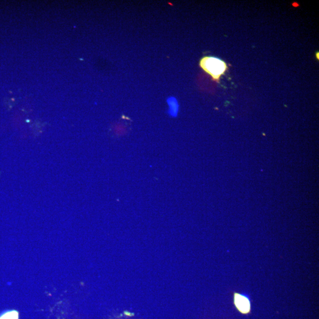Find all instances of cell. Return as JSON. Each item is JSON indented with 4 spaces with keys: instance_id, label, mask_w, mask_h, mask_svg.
Wrapping results in <instances>:
<instances>
[{
    "instance_id": "cell-1",
    "label": "cell",
    "mask_w": 319,
    "mask_h": 319,
    "mask_svg": "<svg viewBox=\"0 0 319 319\" xmlns=\"http://www.w3.org/2000/svg\"><path fill=\"white\" fill-rule=\"evenodd\" d=\"M199 66L203 71L211 76L213 81L219 83L221 76L225 75L228 66L224 60L213 56H204L200 59Z\"/></svg>"
},
{
    "instance_id": "cell-2",
    "label": "cell",
    "mask_w": 319,
    "mask_h": 319,
    "mask_svg": "<svg viewBox=\"0 0 319 319\" xmlns=\"http://www.w3.org/2000/svg\"><path fill=\"white\" fill-rule=\"evenodd\" d=\"M234 303L238 310L242 314H247L251 311V305L249 300L243 296L235 293Z\"/></svg>"
},
{
    "instance_id": "cell-3",
    "label": "cell",
    "mask_w": 319,
    "mask_h": 319,
    "mask_svg": "<svg viewBox=\"0 0 319 319\" xmlns=\"http://www.w3.org/2000/svg\"><path fill=\"white\" fill-rule=\"evenodd\" d=\"M169 114L172 117H176L178 112V105L175 99L171 98L168 101Z\"/></svg>"
},
{
    "instance_id": "cell-4",
    "label": "cell",
    "mask_w": 319,
    "mask_h": 319,
    "mask_svg": "<svg viewBox=\"0 0 319 319\" xmlns=\"http://www.w3.org/2000/svg\"><path fill=\"white\" fill-rule=\"evenodd\" d=\"M0 319H18V314L16 311H11L5 313L3 314Z\"/></svg>"
},
{
    "instance_id": "cell-5",
    "label": "cell",
    "mask_w": 319,
    "mask_h": 319,
    "mask_svg": "<svg viewBox=\"0 0 319 319\" xmlns=\"http://www.w3.org/2000/svg\"><path fill=\"white\" fill-rule=\"evenodd\" d=\"M316 56H317V58L318 59V60H319V52L317 53V55H316Z\"/></svg>"
}]
</instances>
